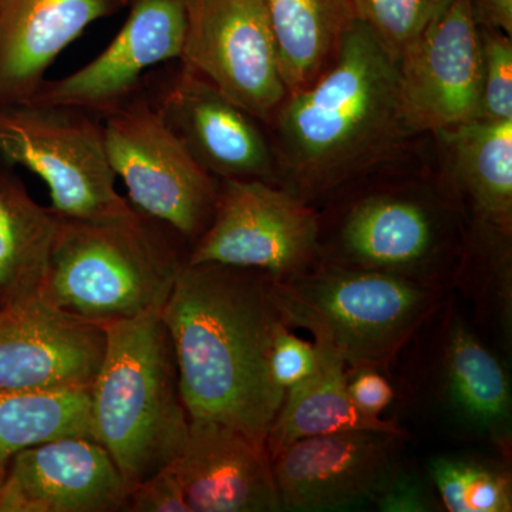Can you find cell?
Masks as SVG:
<instances>
[{
  "label": "cell",
  "mask_w": 512,
  "mask_h": 512,
  "mask_svg": "<svg viewBox=\"0 0 512 512\" xmlns=\"http://www.w3.org/2000/svg\"><path fill=\"white\" fill-rule=\"evenodd\" d=\"M458 184L490 228L511 234L512 120L477 119L443 131Z\"/></svg>",
  "instance_id": "cell-23"
},
{
  "label": "cell",
  "mask_w": 512,
  "mask_h": 512,
  "mask_svg": "<svg viewBox=\"0 0 512 512\" xmlns=\"http://www.w3.org/2000/svg\"><path fill=\"white\" fill-rule=\"evenodd\" d=\"M0 160L37 175L57 217L101 220L131 210L116 190L103 120L89 111L36 100L0 103Z\"/></svg>",
  "instance_id": "cell-6"
},
{
  "label": "cell",
  "mask_w": 512,
  "mask_h": 512,
  "mask_svg": "<svg viewBox=\"0 0 512 512\" xmlns=\"http://www.w3.org/2000/svg\"><path fill=\"white\" fill-rule=\"evenodd\" d=\"M143 89L175 136L215 178L278 184L274 147L261 121L180 59L154 69Z\"/></svg>",
  "instance_id": "cell-10"
},
{
  "label": "cell",
  "mask_w": 512,
  "mask_h": 512,
  "mask_svg": "<svg viewBox=\"0 0 512 512\" xmlns=\"http://www.w3.org/2000/svg\"><path fill=\"white\" fill-rule=\"evenodd\" d=\"M346 386L357 409L369 416L380 417L394 399L392 384L376 367H349L346 369Z\"/></svg>",
  "instance_id": "cell-31"
},
{
  "label": "cell",
  "mask_w": 512,
  "mask_h": 512,
  "mask_svg": "<svg viewBox=\"0 0 512 512\" xmlns=\"http://www.w3.org/2000/svg\"><path fill=\"white\" fill-rule=\"evenodd\" d=\"M483 49L481 119L512 120V42L500 30L480 28Z\"/></svg>",
  "instance_id": "cell-27"
},
{
  "label": "cell",
  "mask_w": 512,
  "mask_h": 512,
  "mask_svg": "<svg viewBox=\"0 0 512 512\" xmlns=\"http://www.w3.org/2000/svg\"><path fill=\"white\" fill-rule=\"evenodd\" d=\"M322 262L447 292L458 279L448 262L440 212L419 198L389 192L367 195L349 208Z\"/></svg>",
  "instance_id": "cell-13"
},
{
  "label": "cell",
  "mask_w": 512,
  "mask_h": 512,
  "mask_svg": "<svg viewBox=\"0 0 512 512\" xmlns=\"http://www.w3.org/2000/svg\"><path fill=\"white\" fill-rule=\"evenodd\" d=\"M190 419L218 421L266 447L285 392L271 350L286 322L274 278L258 269L185 265L163 306Z\"/></svg>",
  "instance_id": "cell-1"
},
{
  "label": "cell",
  "mask_w": 512,
  "mask_h": 512,
  "mask_svg": "<svg viewBox=\"0 0 512 512\" xmlns=\"http://www.w3.org/2000/svg\"><path fill=\"white\" fill-rule=\"evenodd\" d=\"M0 3H2V0H0Z\"/></svg>",
  "instance_id": "cell-33"
},
{
  "label": "cell",
  "mask_w": 512,
  "mask_h": 512,
  "mask_svg": "<svg viewBox=\"0 0 512 512\" xmlns=\"http://www.w3.org/2000/svg\"><path fill=\"white\" fill-rule=\"evenodd\" d=\"M318 365L302 383L286 390L284 402L266 437L274 458L289 444L340 431L372 430L406 434L399 424L369 416L357 409L346 386V363L325 343L315 340Z\"/></svg>",
  "instance_id": "cell-20"
},
{
  "label": "cell",
  "mask_w": 512,
  "mask_h": 512,
  "mask_svg": "<svg viewBox=\"0 0 512 512\" xmlns=\"http://www.w3.org/2000/svg\"><path fill=\"white\" fill-rule=\"evenodd\" d=\"M180 60L261 123L271 124L286 90L262 0H185Z\"/></svg>",
  "instance_id": "cell-9"
},
{
  "label": "cell",
  "mask_w": 512,
  "mask_h": 512,
  "mask_svg": "<svg viewBox=\"0 0 512 512\" xmlns=\"http://www.w3.org/2000/svg\"><path fill=\"white\" fill-rule=\"evenodd\" d=\"M431 483L448 512H511L510 471L493 461L437 456L429 464Z\"/></svg>",
  "instance_id": "cell-25"
},
{
  "label": "cell",
  "mask_w": 512,
  "mask_h": 512,
  "mask_svg": "<svg viewBox=\"0 0 512 512\" xmlns=\"http://www.w3.org/2000/svg\"><path fill=\"white\" fill-rule=\"evenodd\" d=\"M110 45L76 72L46 80L30 100L107 113L143 90L148 74L178 60L187 30L185 0H130Z\"/></svg>",
  "instance_id": "cell-14"
},
{
  "label": "cell",
  "mask_w": 512,
  "mask_h": 512,
  "mask_svg": "<svg viewBox=\"0 0 512 512\" xmlns=\"http://www.w3.org/2000/svg\"><path fill=\"white\" fill-rule=\"evenodd\" d=\"M382 512H433L441 510L427 484L417 474L402 467L390 478L386 487L373 501Z\"/></svg>",
  "instance_id": "cell-29"
},
{
  "label": "cell",
  "mask_w": 512,
  "mask_h": 512,
  "mask_svg": "<svg viewBox=\"0 0 512 512\" xmlns=\"http://www.w3.org/2000/svg\"><path fill=\"white\" fill-rule=\"evenodd\" d=\"M106 329L57 308L42 293L0 305V390L90 387Z\"/></svg>",
  "instance_id": "cell-15"
},
{
  "label": "cell",
  "mask_w": 512,
  "mask_h": 512,
  "mask_svg": "<svg viewBox=\"0 0 512 512\" xmlns=\"http://www.w3.org/2000/svg\"><path fill=\"white\" fill-rule=\"evenodd\" d=\"M404 437L353 430L289 444L271 458L281 511H348L373 504L403 466Z\"/></svg>",
  "instance_id": "cell-11"
},
{
  "label": "cell",
  "mask_w": 512,
  "mask_h": 512,
  "mask_svg": "<svg viewBox=\"0 0 512 512\" xmlns=\"http://www.w3.org/2000/svg\"><path fill=\"white\" fill-rule=\"evenodd\" d=\"M289 94L305 89L335 59L355 20L350 0H262Z\"/></svg>",
  "instance_id": "cell-22"
},
{
  "label": "cell",
  "mask_w": 512,
  "mask_h": 512,
  "mask_svg": "<svg viewBox=\"0 0 512 512\" xmlns=\"http://www.w3.org/2000/svg\"><path fill=\"white\" fill-rule=\"evenodd\" d=\"M319 245L318 214L292 192L261 180H221L214 215L187 265L258 269L285 281L318 265Z\"/></svg>",
  "instance_id": "cell-8"
},
{
  "label": "cell",
  "mask_w": 512,
  "mask_h": 512,
  "mask_svg": "<svg viewBox=\"0 0 512 512\" xmlns=\"http://www.w3.org/2000/svg\"><path fill=\"white\" fill-rule=\"evenodd\" d=\"M128 3H130V0H128Z\"/></svg>",
  "instance_id": "cell-34"
},
{
  "label": "cell",
  "mask_w": 512,
  "mask_h": 512,
  "mask_svg": "<svg viewBox=\"0 0 512 512\" xmlns=\"http://www.w3.org/2000/svg\"><path fill=\"white\" fill-rule=\"evenodd\" d=\"M410 133L443 131L481 119L483 49L471 0L450 6L397 62Z\"/></svg>",
  "instance_id": "cell-12"
},
{
  "label": "cell",
  "mask_w": 512,
  "mask_h": 512,
  "mask_svg": "<svg viewBox=\"0 0 512 512\" xmlns=\"http://www.w3.org/2000/svg\"><path fill=\"white\" fill-rule=\"evenodd\" d=\"M471 8L478 28L512 35V0H471Z\"/></svg>",
  "instance_id": "cell-32"
},
{
  "label": "cell",
  "mask_w": 512,
  "mask_h": 512,
  "mask_svg": "<svg viewBox=\"0 0 512 512\" xmlns=\"http://www.w3.org/2000/svg\"><path fill=\"white\" fill-rule=\"evenodd\" d=\"M168 467L191 512L281 511L266 447L218 421L191 419L183 451Z\"/></svg>",
  "instance_id": "cell-17"
},
{
  "label": "cell",
  "mask_w": 512,
  "mask_h": 512,
  "mask_svg": "<svg viewBox=\"0 0 512 512\" xmlns=\"http://www.w3.org/2000/svg\"><path fill=\"white\" fill-rule=\"evenodd\" d=\"M446 313L433 366L437 403L458 430L508 451L512 437L510 376L463 316Z\"/></svg>",
  "instance_id": "cell-18"
},
{
  "label": "cell",
  "mask_w": 512,
  "mask_h": 512,
  "mask_svg": "<svg viewBox=\"0 0 512 512\" xmlns=\"http://www.w3.org/2000/svg\"><path fill=\"white\" fill-rule=\"evenodd\" d=\"M128 0H2L0 103L30 100L64 49Z\"/></svg>",
  "instance_id": "cell-19"
},
{
  "label": "cell",
  "mask_w": 512,
  "mask_h": 512,
  "mask_svg": "<svg viewBox=\"0 0 512 512\" xmlns=\"http://www.w3.org/2000/svg\"><path fill=\"white\" fill-rule=\"evenodd\" d=\"M190 248L131 207L101 220L59 217L40 293L77 318L107 325L164 305Z\"/></svg>",
  "instance_id": "cell-4"
},
{
  "label": "cell",
  "mask_w": 512,
  "mask_h": 512,
  "mask_svg": "<svg viewBox=\"0 0 512 512\" xmlns=\"http://www.w3.org/2000/svg\"><path fill=\"white\" fill-rule=\"evenodd\" d=\"M163 306L104 325L106 350L90 386L93 439L128 494L180 456L190 430Z\"/></svg>",
  "instance_id": "cell-3"
},
{
  "label": "cell",
  "mask_w": 512,
  "mask_h": 512,
  "mask_svg": "<svg viewBox=\"0 0 512 512\" xmlns=\"http://www.w3.org/2000/svg\"><path fill=\"white\" fill-rule=\"evenodd\" d=\"M126 511L191 512L180 483L168 466L147 478L128 494Z\"/></svg>",
  "instance_id": "cell-30"
},
{
  "label": "cell",
  "mask_w": 512,
  "mask_h": 512,
  "mask_svg": "<svg viewBox=\"0 0 512 512\" xmlns=\"http://www.w3.org/2000/svg\"><path fill=\"white\" fill-rule=\"evenodd\" d=\"M127 501L119 468L93 437L25 448L0 480V512H121Z\"/></svg>",
  "instance_id": "cell-16"
},
{
  "label": "cell",
  "mask_w": 512,
  "mask_h": 512,
  "mask_svg": "<svg viewBox=\"0 0 512 512\" xmlns=\"http://www.w3.org/2000/svg\"><path fill=\"white\" fill-rule=\"evenodd\" d=\"M289 328L284 326L275 336L269 363L272 379L285 393L308 379L318 365L315 343L298 338Z\"/></svg>",
  "instance_id": "cell-28"
},
{
  "label": "cell",
  "mask_w": 512,
  "mask_h": 512,
  "mask_svg": "<svg viewBox=\"0 0 512 512\" xmlns=\"http://www.w3.org/2000/svg\"><path fill=\"white\" fill-rule=\"evenodd\" d=\"M278 185L309 202L362 174L409 137L399 69L355 19L335 59L276 111Z\"/></svg>",
  "instance_id": "cell-2"
},
{
  "label": "cell",
  "mask_w": 512,
  "mask_h": 512,
  "mask_svg": "<svg viewBox=\"0 0 512 512\" xmlns=\"http://www.w3.org/2000/svg\"><path fill=\"white\" fill-rule=\"evenodd\" d=\"M101 120L107 157L131 207L191 249L210 225L221 181L175 136L146 90Z\"/></svg>",
  "instance_id": "cell-7"
},
{
  "label": "cell",
  "mask_w": 512,
  "mask_h": 512,
  "mask_svg": "<svg viewBox=\"0 0 512 512\" xmlns=\"http://www.w3.org/2000/svg\"><path fill=\"white\" fill-rule=\"evenodd\" d=\"M289 326L309 330L348 367L387 369L443 306L447 291L399 276L320 264L275 281Z\"/></svg>",
  "instance_id": "cell-5"
},
{
  "label": "cell",
  "mask_w": 512,
  "mask_h": 512,
  "mask_svg": "<svg viewBox=\"0 0 512 512\" xmlns=\"http://www.w3.org/2000/svg\"><path fill=\"white\" fill-rule=\"evenodd\" d=\"M453 0H350L355 19L362 22L384 49L399 62L424 30Z\"/></svg>",
  "instance_id": "cell-26"
},
{
  "label": "cell",
  "mask_w": 512,
  "mask_h": 512,
  "mask_svg": "<svg viewBox=\"0 0 512 512\" xmlns=\"http://www.w3.org/2000/svg\"><path fill=\"white\" fill-rule=\"evenodd\" d=\"M66 436L93 437L90 387L0 390V480L19 451Z\"/></svg>",
  "instance_id": "cell-24"
},
{
  "label": "cell",
  "mask_w": 512,
  "mask_h": 512,
  "mask_svg": "<svg viewBox=\"0 0 512 512\" xmlns=\"http://www.w3.org/2000/svg\"><path fill=\"white\" fill-rule=\"evenodd\" d=\"M0 160V305L40 292L59 217Z\"/></svg>",
  "instance_id": "cell-21"
}]
</instances>
